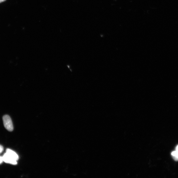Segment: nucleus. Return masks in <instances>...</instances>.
I'll return each mask as SVG.
<instances>
[{
  "instance_id": "nucleus-2",
  "label": "nucleus",
  "mask_w": 178,
  "mask_h": 178,
  "mask_svg": "<svg viewBox=\"0 0 178 178\" xmlns=\"http://www.w3.org/2000/svg\"><path fill=\"white\" fill-rule=\"evenodd\" d=\"M3 161L6 163L13 165H16L17 164V160L13 157L9 155L7 153H5L2 156Z\"/></svg>"
},
{
  "instance_id": "nucleus-7",
  "label": "nucleus",
  "mask_w": 178,
  "mask_h": 178,
  "mask_svg": "<svg viewBox=\"0 0 178 178\" xmlns=\"http://www.w3.org/2000/svg\"><path fill=\"white\" fill-rule=\"evenodd\" d=\"M176 151L178 152V145H177L176 147Z\"/></svg>"
},
{
  "instance_id": "nucleus-6",
  "label": "nucleus",
  "mask_w": 178,
  "mask_h": 178,
  "mask_svg": "<svg viewBox=\"0 0 178 178\" xmlns=\"http://www.w3.org/2000/svg\"><path fill=\"white\" fill-rule=\"evenodd\" d=\"M3 161L2 156H0V164H2Z\"/></svg>"
},
{
  "instance_id": "nucleus-3",
  "label": "nucleus",
  "mask_w": 178,
  "mask_h": 178,
  "mask_svg": "<svg viewBox=\"0 0 178 178\" xmlns=\"http://www.w3.org/2000/svg\"><path fill=\"white\" fill-rule=\"evenodd\" d=\"M6 153H7L17 161L19 159V157L17 154L14 151L10 149H7L6 150Z\"/></svg>"
},
{
  "instance_id": "nucleus-5",
  "label": "nucleus",
  "mask_w": 178,
  "mask_h": 178,
  "mask_svg": "<svg viewBox=\"0 0 178 178\" xmlns=\"http://www.w3.org/2000/svg\"><path fill=\"white\" fill-rule=\"evenodd\" d=\"M3 151V147L2 146L0 145V153H2Z\"/></svg>"
},
{
  "instance_id": "nucleus-4",
  "label": "nucleus",
  "mask_w": 178,
  "mask_h": 178,
  "mask_svg": "<svg viewBox=\"0 0 178 178\" xmlns=\"http://www.w3.org/2000/svg\"><path fill=\"white\" fill-rule=\"evenodd\" d=\"M171 155L175 161H178V152L176 151L172 152Z\"/></svg>"
},
{
  "instance_id": "nucleus-1",
  "label": "nucleus",
  "mask_w": 178,
  "mask_h": 178,
  "mask_svg": "<svg viewBox=\"0 0 178 178\" xmlns=\"http://www.w3.org/2000/svg\"><path fill=\"white\" fill-rule=\"evenodd\" d=\"M3 121L5 128L9 131H13V126L10 117L7 115L4 116L3 117Z\"/></svg>"
},
{
  "instance_id": "nucleus-8",
  "label": "nucleus",
  "mask_w": 178,
  "mask_h": 178,
  "mask_svg": "<svg viewBox=\"0 0 178 178\" xmlns=\"http://www.w3.org/2000/svg\"><path fill=\"white\" fill-rule=\"evenodd\" d=\"M6 0H0V3L5 1Z\"/></svg>"
}]
</instances>
